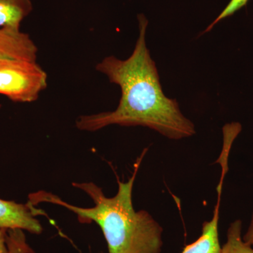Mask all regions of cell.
Returning <instances> with one entry per match:
<instances>
[{
  "mask_svg": "<svg viewBox=\"0 0 253 253\" xmlns=\"http://www.w3.org/2000/svg\"><path fill=\"white\" fill-rule=\"evenodd\" d=\"M138 21L139 38L131 56L126 60L106 56L95 66L121 88L118 107L113 111L81 116L76 126L88 131L114 125L146 126L172 140L194 135V123L181 113L176 100L163 93L156 63L146 45L147 19L141 14Z\"/></svg>",
  "mask_w": 253,
  "mask_h": 253,
  "instance_id": "1",
  "label": "cell"
},
{
  "mask_svg": "<svg viewBox=\"0 0 253 253\" xmlns=\"http://www.w3.org/2000/svg\"><path fill=\"white\" fill-rule=\"evenodd\" d=\"M145 153L136 163L130 178L126 182L118 181V192L113 197H106L94 183H73L92 199L93 207L73 206L43 191L30 194L29 203L33 206L42 203L57 205L75 213L82 223H96L104 234L109 253H161L162 226L147 211H135L132 204L133 187Z\"/></svg>",
  "mask_w": 253,
  "mask_h": 253,
  "instance_id": "2",
  "label": "cell"
},
{
  "mask_svg": "<svg viewBox=\"0 0 253 253\" xmlns=\"http://www.w3.org/2000/svg\"><path fill=\"white\" fill-rule=\"evenodd\" d=\"M47 74L37 61L6 60L0 62V94L14 102L37 101L47 86Z\"/></svg>",
  "mask_w": 253,
  "mask_h": 253,
  "instance_id": "3",
  "label": "cell"
},
{
  "mask_svg": "<svg viewBox=\"0 0 253 253\" xmlns=\"http://www.w3.org/2000/svg\"><path fill=\"white\" fill-rule=\"evenodd\" d=\"M38 211L33 205L21 204L0 199V227L7 230H25L40 234L42 231L41 222L35 217Z\"/></svg>",
  "mask_w": 253,
  "mask_h": 253,
  "instance_id": "4",
  "label": "cell"
},
{
  "mask_svg": "<svg viewBox=\"0 0 253 253\" xmlns=\"http://www.w3.org/2000/svg\"><path fill=\"white\" fill-rule=\"evenodd\" d=\"M38 48L27 33L16 28H0V62L6 60L37 61Z\"/></svg>",
  "mask_w": 253,
  "mask_h": 253,
  "instance_id": "5",
  "label": "cell"
},
{
  "mask_svg": "<svg viewBox=\"0 0 253 253\" xmlns=\"http://www.w3.org/2000/svg\"><path fill=\"white\" fill-rule=\"evenodd\" d=\"M223 180L217 186V201L212 219L204 221L202 233L199 239L184 247L181 253H221V246L219 237V210Z\"/></svg>",
  "mask_w": 253,
  "mask_h": 253,
  "instance_id": "6",
  "label": "cell"
},
{
  "mask_svg": "<svg viewBox=\"0 0 253 253\" xmlns=\"http://www.w3.org/2000/svg\"><path fill=\"white\" fill-rule=\"evenodd\" d=\"M33 10L31 0H0V28L21 29L23 20Z\"/></svg>",
  "mask_w": 253,
  "mask_h": 253,
  "instance_id": "7",
  "label": "cell"
},
{
  "mask_svg": "<svg viewBox=\"0 0 253 253\" xmlns=\"http://www.w3.org/2000/svg\"><path fill=\"white\" fill-rule=\"evenodd\" d=\"M242 221L236 219L228 228L225 244L221 253H253V247L245 242L242 235Z\"/></svg>",
  "mask_w": 253,
  "mask_h": 253,
  "instance_id": "8",
  "label": "cell"
},
{
  "mask_svg": "<svg viewBox=\"0 0 253 253\" xmlns=\"http://www.w3.org/2000/svg\"><path fill=\"white\" fill-rule=\"evenodd\" d=\"M7 243L10 253H34L26 243L22 230H9Z\"/></svg>",
  "mask_w": 253,
  "mask_h": 253,
  "instance_id": "9",
  "label": "cell"
},
{
  "mask_svg": "<svg viewBox=\"0 0 253 253\" xmlns=\"http://www.w3.org/2000/svg\"><path fill=\"white\" fill-rule=\"evenodd\" d=\"M249 0H231L229 4L226 6L225 9L223 10L217 18L206 30L203 33H208L212 30V28L219 23L221 20L229 17L235 14L236 11H239L241 8L244 7L249 2Z\"/></svg>",
  "mask_w": 253,
  "mask_h": 253,
  "instance_id": "10",
  "label": "cell"
},
{
  "mask_svg": "<svg viewBox=\"0 0 253 253\" xmlns=\"http://www.w3.org/2000/svg\"><path fill=\"white\" fill-rule=\"evenodd\" d=\"M8 232L7 229L0 227V253H10L7 243Z\"/></svg>",
  "mask_w": 253,
  "mask_h": 253,
  "instance_id": "11",
  "label": "cell"
},
{
  "mask_svg": "<svg viewBox=\"0 0 253 253\" xmlns=\"http://www.w3.org/2000/svg\"><path fill=\"white\" fill-rule=\"evenodd\" d=\"M243 239H244L245 242L251 245L253 247V211L249 228H248L247 231H246L244 235L243 236Z\"/></svg>",
  "mask_w": 253,
  "mask_h": 253,
  "instance_id": "12",
  "label": "cell"
}]
</instances>
